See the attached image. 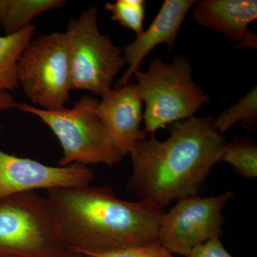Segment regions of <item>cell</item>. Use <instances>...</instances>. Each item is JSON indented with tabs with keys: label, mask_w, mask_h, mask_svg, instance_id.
<instances>
[{
	"label": "cell",
	"mask_w": 257,
	"mask_h": 257,
	"mask_svg": "<svg viewBox=\"0 0 257 257\" xmlns=\"http://www.w3.org/2000/svg\"><path fill=\"white\" fill-rule=\"evenodd\" d=\"M18 103L11 93L7 91L0 90V112L9 111L17 108Z\"/></svg>",
	"instance_id": "cell-20"
},
{
	"label": "cell",
	"mask_w": 257,
	"mask_h": 257,
	"mask_svg": "<svg viewBox=\"0 0 257 257\" xmlns=\"http://www.w3.org/2000/svg\"><path fill=\"white\" fill-rule=\"evenodd\" d=\"M214 120L193 116L172 123L170 137L164 141L152 135L135 144L130 152L133 173L128 192L161 208L196 195L219 162L224 144L213 128Z\"/></svg>",
	"instance_id": "cell-2"
},
{
	"label": "cell",
	"mask_w": 257,
	"mask_h": 257,
	"mask_svg": "<svg viewBox=\"0 0 257 257\" xmlns=\"http://www.w3.org/2000/svg\"><path fill=\"white\" fill-rule=\"evenodd\" d=\"M99 101L83 96L73 107L46 110L18 103L17 109L38 116L55 134L62 147L63 155L60 167L73 164L113 166L119 163L122 155L97 113Z\"/></svg>",
	"instance_id": "cell-3"
},
{
	"label": "cell",
	"mask_w": 257,
	"mask_h": 257,
	"mask_svg": "<svg viewBox=\"0 0 257 257\" xmlns=\"http://www.w3.org/2000/svg\"><path fill=\"white\" fill-rule=\"evenodd\" d=\"M95 8L84 10L71 19L64 32L68 52L72 89L89 91L102 96L126 61L121 50L98 29Z\"/></svg>",
	"instance_id": "cell-6"
},
{
	"label": "cell",
	"mask_w": 257,
	"mask_h": 257,
	"mask_svg": "<svg viewBox=\"0 0 257 257\" xmlns=\"http://www.w3.org/2000/svg\"><path fill=\"white\" fill-rule=\"evenodd\" d=\"M36 31V26L30 25L13 35L0 36V90H15L19 87L18 61Z\"/></svg>",
	"instance_id": "cell-14"
},
{
	"label": "cell",
	"mask_w": 257,
	"mask_h": 257,
	"mask_svg": "<svg viewBox=\"0 0 257 257\" xmlns=\"http://www.w3.org/2000/svg\"><path fill=\"white\" fill-rule=\"evenodd\" d=\"M257 118V89L253 88L234 105L222 111L213 121L212 126L222 135L236 123L242 122L248 128L252 126Z\"/></svg>",
	"instance_id": "cell-16"
},
{
	"label": "cell",
	"mask_w": 257,
	"mask_h": 257,
	"mask_svg": "<svg viewBox=\"0 0 257 257\" xmlns=\"http://www.w3.org/2000/svg\"><path fill=\"white\" fill-rule=\"evenodd\" d=\"M184 257H233L223 246L219 238L209 240L196 246Z\"/></svg>",
	"instance_id": "cell-19"
},
{
	"label": "cell",
	"mask_w": 257,
	"mask_h": 257,
	"mask_svg": "<svg viewBox=\"0 0 257 257\" xmlns=\"http://www.w3.org/2000/svg\"><path fill=\"white\" fill-rule=\"evenodd\" d=\"M54 257H89L86 256V255L83 254L77 251H73V250L69 249V248H66L64 249L62 252L58 253Z\"/></svg>",
	"instance_id": "cell-21"
},
{
	"label": "cell",
	"mask_w": 257,
	"mask_h": 257,
	"mask_svg": "<svg viewBox=\"0 0 257 257\" xmlns=\"http://www.w3.org/2000/svg\"><path fill=\"white\" fill-rule=\"evenodd\" d=\"M65 4L64 0H0V28L7 35L18 33L32 25L34 18Z\"/></svg>",
	"instance_id": "cell-13"
},
{
	"label": "cell",
	"mask_w": 257,
	"mask_h": 257,
	"mask_svg": "<svg viewBox=\"0 0 257 257\" xmlns=\"http://www.w3.org/2000/svg\"><path fill=\"white\" fill-rule=\"evenodd\" d=\"M146 2L144 0H116L107 3L105 10L111 13V18L124 27L140 35L144 31Z\"/></svg>",
	"instance_id": "cell-17"
},
{
	"label": "cell",
	"mask_w": 257,
	"mask_h": 257,
	"mask_svg": "<svg viewBox=\"0 0 257 257\" xmlns=\"http://www.w3.org/2000/svg\"><path fill=\"white\" fill-rule=\"evenodd\" d=\"M143 107L138 86L133 83L109 89L98 103V114L123 157L146 138V133L140 130Z\"/></svg>",
	"instance_id": "cell-10"
},
{
	"label": "cell",
	"mask_w": 257,
	"mask_h": 257,
	"mask_svg": "<svg viewBox=\"0 0 257 257\" xmlns=\"http://www.w3.org/2000/svg\"><path fill=\"white\" fill-rule=\"evenodd\" d=\"M234 194L217 197L189 196L177 200L164 214L159 231V243L173 254L186 256L196 246L222 234L223 209Z\"/></svg>",
	"instance_id": "cell-8"
},
{
	"label": "cell",
	"mask_w": 257,
	"mask_h": 257,
	"mask_svg": "<svg viewBox=\"0 0 257 257\" xmlns=\"http://www.w3.org/2000/svg\"><path fill=\"white\" fill-rule=\"evenodd\" d=\"M194 21L236 42L234 48H257V37L248 26L257 19L256 0H204L192 13Z\"/></svg>",
	"instance_id": "cell-11"
},
{
	"label": "cell",
	"mask_w": 257,
	"mask_h": 257,
	"mask_svg": "<svg viewBox=\"0 0 257 257\" xmlns=\"http://www.w3.org/2000/svg\"><path fill=\"white\" fill-rule=\"evenodd\" d=\"M219 162L232 166L239 175L248 179L257 177V147L248 139L236 138L224 143Z\"/></svg>",
	"instance_id": "cell-15"
},
{
	"label": "cell",
	"mask_w": 257,
	"mask_h": 257,
	"mask_svg": "<svg viewBox=\"0 0 257 257\" xmlns=\"http://www.w3.org/2000/svg\"><path fill=\"white\" fill-rule=\"evenodd\" d=\"M83 254L89 257H177L159 243L121 248L108 252L86 253Z\"/></svg>",
	"instance_id": "cell-18"
},
{
	"label": "cell",
	"mask_w": 257,
	"mask_h": 257,
	"mask_svg": "<svg viewBox=\"0 0 257 257\" xmlns=\"http://www.w3.org/2000/svg\"><path fill=\"white\" fill-rule=\"evenodd\" d=\"M19 85L30 101L46 110L65 107L72 89L64 32L32 40L18 61Z\"/></svg>",
	"instance_id": "cell-7"
},
{
	"label": "cell",
	"mask_w": 257,
	"mask_h": 257,
	"mask_svg": "<svg viewBox=\"0 0 257 257\" xmlns=\"http://www.w3.org/2000/svg\"><path fill=\"white\" fill-rule=\"evenodd\" d=\"M93 179L94 174L87 166L73 164L53 167L10 155L0 149V199L38 189L84 187L90 185Z\"/></svg>",
	"instance_id": "cell-9"
},
{
	"label": "cell",
	"mask_w": 257,
	"mask_h": 257,
	"mask_svg": "<svg viewBox=\"0 0 257 257\" xmlns=\"http://www.w3.org/2000/svg\"><path fill=\"white\" fill-rule=\"evenodd\" d=\"M65 248L46 197L31 192L0 199V257H54Z\"/></svg>",
	"instance_id": "cell-5"
},
{
	"label": "cell",
	"mask_w": 257,
	"mask_h": 257,
	"mask_svg": "<svg viewBox=\"0 0 257 257\" xmlns=\"http://www.w3.org/2000/svg\"><path fill=\"white\" fill-rule=\"evenodd\" d=\"M187 59L176 55L172 63L159 57L150 61L147 72L135 73L140 97L145 103V133L154 135L159 128L192 117L209 101V96L192 78Z\"/></svg>",
	"instance_id": "cell-4"
},
{
	"label": "cell",
	"mask_w": 257,
	"mask_h": 257,
	"mask_svg": "<svg viewBox=\"0 0 257 257\" xmlns=\"http://www.w3.org/2000/svg\"><path fill=\"white\" fill-rule=\"evenodd\" d=\"M46 198L69 249L103 253L159 243L165 211L151 203L127 202L109 187L90 185L52 189Z\"/></svg>",
	"instance_id": "cell-1"
},
{
	"label": "cell",
	"mask_w": 257,
	"mask_h": 257,
	"mask_svg": "<svg viewBox=\"0 0 257 257\" xmlns=\"http://www.w3.org/2000/svg\"><path fill=\"white\" fill-rule=\"evenodd\" d=\"M197 1L165 0L162 8L146 31L137 35L135 41L123 49L124 60L128 65L126 72L116 82L115 88L128 84L133 75L140 71L144 59L161 44H167L168 50H173L176 38L186 15Z\"/></svg>",
	"instance_id": "cell-12"
}]
</instances>
